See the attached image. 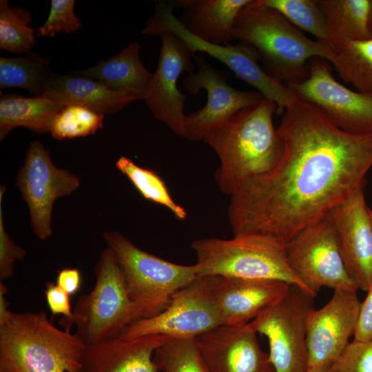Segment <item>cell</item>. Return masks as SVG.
<instances>
[{"instance_id": "d6a6232c", "label": "cell", "mask_w": 372, "mask_h": 372, "mask_svg": "<svg viewBox=\"0 0 372 372\" xmlns=\"http://www.w3.org/2000/svg\"><path fill=\"white\" fill-rule=\"evenodd\" d=\"M74 0H52L47 20L37 29V37H54L77 31L82 25L74 13Z\"/></svg>"}, {"instance_id": "7bdbcfd3", "label": "cell", "mask_w": 372, "mask_h": 372, "mask_svg": "<svg viewBox=\"0 0 372 372\" xmlns=\"http://www.w3.org/2000/svg\"><path fill=\"white\" fill-rule=\"evenodd\" d=\"M80 372H81V371H80Z\"/></svg>"}, {"instance_id": "f546056e", "label": "cell", "mask_w": 372, "mask_h": 372, "mask_svg": "<svg viewBox=\"0 0 372 372\" xmlns=\"http://www.w3.org/2000/svg\"><path fill=\"white\" fill-rule=\"evenodd\" d=\"M154 361L161 372H210L193 338L167 337L156 350Z\"/></svg>"}, {"instance_id": "f35d334b", "label": "cell", "mask_w": 372, "mask_h": 372, "mask_svg": "<svg viewBox=\"0 0 372 372\" xmlns=\"http://www.w3.org/2000/svg\"><path fill=\"white\" fill-rule=\"evenodd\" d=\"M8 290L3 282H0V325L6 322L12 313L8 309L9 303L6 298Z\"/></svg>"}, {"instance_id": "1f68e13d", "label": "cell", "mask_w": 372, "mask_h": 372, "mask_svg": "<svg viewBox=\"0 0 372 372\" xmlns=\"http://www.w3.org/2000/svg\"><path fill=\"white\" fill-rule=\"evenodd\" d=\"M104 115L78 105H65L54 117L50 132L56 140L94 134L103 127Z\"/></svg>"}, {"instance_id": "4dcf8cb0", "label": "cell", "mask_w": 372, "mask_h": 372, "mask_svg": "<svg viewBox=\"0 0 372 372\" xmlns=\"http://www.w3.org/2000/svg\"><path fill=\"white\" fill-rule=\"evenodd\" d=\"M301 31L314 36L329 47L327 22L317 0H262Z\"/></svg>"}, {"instance_id": "9c48e42d", "label": "cell", "mask_w": 372, "mask_h": 372, "mask_svg": "<svg viewBox=\"0 0 372 372\" xmlns=\"http://www.w3.org/2000/svg\"><path fill=\"white\" fill-rule=\"evenodd\" d=\"M314 297L291 285L287 294L249 325L268 340L275 372H307V322Z\"/></svg>"}, {"instance_id": "e0dca14e", "label": "cell", "mask_w": 372, "mask_h": 372, "mask_svg": "<svg viewBox=\"0 0 372 372\" xmlns=\"http://www.w3.org/2000/svg\"><path fill=\"white\" fill-rule=\"evenodd\" d=\"M364 187L333 208L327 216L333 224L346 268L358 289L372 285V225Z\"/></svg>"}, {"instance_id": "5bb4252c", "label": "cell", "mask_w": 372, "mask_h": 372, "mask_svg": "<svg viewBox=\"0 0 372 372\" xmlns=\"http://www.w3.org/2000/svg\"><path fill=\"white\" fill-rule=\"evenodd\" d=\"M194 59L198 70L185 76L182 85L192 95L201 90L207 92L205 105L186 117L185 138L198 141L239 112L258 105L264 96L258 91L234 88L227 83L225 72L212 67L202 55H194Z\"/></svg>"}, {"instance_id": "8d00e7d4", "label": "cell", "mask_w": 372, "mask_h": 372, "mask_svg": "<svg viewBox=\"0 0 372 372\" xmlns=\"http://www.w3.org/2000/svg\"><path fill=\"white\" fill-rule=\"evenodd\" d=\"M372 341V285L361 302L353 339Z\"/></svg>"}, {"instance_id": "d590c367", "label": "cell", "mask_w": 372, "mask_h": 372, "mask_svg": "<svg viewBox=\"0 0 372 372\" xmlns=\"http://www.w3.org/2000/svg\"><path fill=\"white\" fill-rule=\"evenodd\" d=\"M48 307L53 315L61 314L64 318L72 315L70 295L56 284L47 282L44 291Z\"/></svg>"}, {"instance_id": "cb8c5ba5", "label": "cell", "mask_w": 372, "mask_h": 372, "mask_svg": "<svg viewBox=\"0 0 372 372\" xmlns=\"http://www.w3.org/2000/svg\"><path fill=\"white\" fill-rule=\"evenodd\" d=\"M63 106L45 96L23 97L1 94L0 140L17 127L39 134L50 132L54 117Z\"/></svg>"}, {"instance_id": "ab89813d", "label": "cell", "mask_w": 372, "mask_h": 372, "mask_svg": "<svg viewBox=\"0 0 372 372\" xmlns=\"http://www.w3.org/2000/svg\"><path fill=\"white\" fill-rule=\"evenodd\" d=\"M369 29L372 36V0H369Z\"/></svg>"}, {"instance_id": "d4e9b609", "label": "cell", "mask_w": 372, "mask_h": 372, "mask_svg": "<svg viewBox=\"0 0 372 372\" xmlns=\"http://www.w3.org/2000/svg\"><path fill=\"white\" fill-rule=\"evenodd\" d=\"M317 3L324 15L330 45L334 51L347 41L372 37L369 0H317Z\"/></svg>"}, {"instance_id": "83f0119b", "label": "cell", "mask_w": 372, "mask_h": 372, "mask_svg": "<svg viewBox=\"0 0 372 372\" xmlns=\"http://www.w3.org/2000/svg\"><path fill=\"white\" fill-rule=\"evenodd\" d=\"M116 167L128 178L143 198L164 206L178 220L187 218L186 210L173 200L165 182L153 170L138 166L126 156L120 157Z\"/></svg>"}, {"instance_id": "e575fe53", "label": "cell", "mask_w": 372, "mask_h": 372, "mask_svg": "<svg viewBox=\"0 0 372 372\" xmlns=\"http://www.w3.org/2000/svg\"><path fill=\"white\" fill-rule=\"evenodd\" d=\"M6 187L1 185L0 187V282L13 276L16 262L24 259L26 255V251L15 244L6 231L2 207Z\"/></svg>"}, {"instance_id": "4fadbf2b", "label": "cell", "mask_w": 372, "mask_h": 372, "mask_svg": "<svg viewBox=\"0 0 372 372\" xmlns=\"http://www.w3.org/2000/svg\"><path fill=\"white\" fill-rule=\"evenodd\" d=\"M15 183L28 205L35 236L46 240L52 234L55 200L75 192L81 185V180L68 170L56 167L49 150L35 141L28 147Z\"/></svg>"}, {"instance_id": "7c38bea8", "label": "cell", "mask_w": 372, "mask_h": 372, "mask_svg": "<svg viewBox=\"0 0 372 372\" xmlns=\"http://www.w3.org/2000/svg\"><path fill=\"white\" fill-rule=\"evenodd\" d=\"M329 63L322 58L311 59L304 80L285 84L298 99L316 106L341 130L372 133V94L353 91L340 83Z\"/></svg>"}, {"instance_id": "7a4b0ae2", "label": "cell", "mask_w": 372, "mask_h": 372, "mask_svg": "<svg viewBox=\"0 0 372 372\" xmlns=\"http://www.w3.org/2000/svg\"><path fill=\"white\" fill-rule=\"evenodd\" d=\"M275 112L276 103L264 97L203 139L219 158L214 177L224 194L231 196L242 183L268 173L278 163L283 143L273 126Z\"/></svg>"}, {"instance_id": "8fae6325", "label": "cell", "mask_w": 372, "mask_h": 372, "mask_svg": "<svg viewBox=\"0 0 372 372\" xmlns=\"http://www.w3.org/2000/svg\"><path fill=\"white\" fill-rule=\"evenodd\" d=\"M217 280L218 276L198 277L179 290L162 312L134 322L118 335L195 339L224 324L216 303Z\"/></svg>"}, {"instance_id": "3957f363", "label": "cell", "mask_w": 372, "mask_h": 372, "mask_svg": "<svg viewBox=\"0 0 372 372\" xmlns=\"http://www.w3.org/2000/svg\"><path fill=\"white\" fill-rule=\"evenodd\" d=\"M232 36L251 45L262 59L265 72L286 84L304 80L311 59L322 58L331 64L336 55L331 47L308 38L262 0H250L240 11Z\"/></svg>"}, {"instance_id": "74e56055", "label": "cell", "mask_w": 372, "mask_h": 372, "mask_svg": "<svg viewBox=\"0 0 372 372\" xmlns=\"http://www.w3.org/2000/svg\"><path fill=\"white\" fill-rule=\"evenodd\" d=\"M81 276L76 268H63L57 271L56 285L69 295L76 293L81 287Z\"/></svg>"}, {"instance_id": "7402d4cb", "label": "cell", "mask_w": 372, "mask_h": 372, "mask_svg": "<svg viewBox=\"0 0 372 372\" xmlns=\"http://www.w3.org/2000/svg\"><path fill=\"white\" fill-rule=\"evenodd\" d=\"M250 0H178L168 1L174 8H182L179 19L185 28L200 39L227 45L234 39L235 20Z\"/></svg>"}, {"instance_id": "484cf974", "label": "cell", "mask_w": 372, "mask_h": 372, "mask_svg": "<svg viewBox=\"0 0 372 372\" xmlns=\"http://www.w3.org/2000/svg\"><path fill=\"white\" fill-rule=\"evenodd\" d=\"M53 72L50 63L39 54L0 57V88L19 87L36 96H43L45 85Z\"/></svg>"}, {"instance_id": "52a82bcc", "label": "cell", "mask_w": 372, "mask_h": 372, "mask_svg": "<svg viewBox=\"0 0 372 372\" xmlns=\"http://www.w3.org/2000/svg\"><path fill=\"white\" fill-rule=\"evenodd\" d=\"M103 237L116 256L141 319L162 312L179 290L198 277L195 265L167 261L139 249L118 231H105Z\"/></svg>"}, {"instance_id": "ac0fdd59", "label": "cell", "mask_w": 372, "mask_h": 372, "mask_svg": "<svg viewBox=\"0 0 372 372\" xmlns=\"http://www.w3.org/2000/svg\"><path fill=\"white\" fill-rule=\"evenodd\" d=\"M194 340L210 372H275L249 324H223Z\"/></svg>"}, {"instance_id": "5b68a950", "label": "cell", "mask_w": 372, "mask_h": 372, "mask_svg": "<svg viewBox=\"0 0 372 372\" xmlns=\"http://www.w3.org/2000/svg\"><path fill=\"white\" fill-rule=\"evenodd\" d=\"M198 277L276 280L295 285L316 297L290 268L286 242L273 235L251 233L231 239L207 238L191 245Z\"/></svg>"}, {"instance_id": "ffe728a7", "label": "cell", "mask_w": 372, "mask_h": 372, "mask_svg": "<svg viewBox=\"0 0 372 372\" xmlns=\"http://www.w3.org/2000/svg\"><path fill=\"white\" fill-rule=\"evenodd\" d=\"M167 337L144 335L110 339L85 346L81 372H159L154 361Z\"/></svg>"}, {"instance_id": "8992f818", "label": "cell", "mask_w": 372, "mask_h": 372, "mask_svg": "<svg viewBox=\"0 0 372 372\" xmlns=\"http://www.w3.org/2000/svg\"><path fill=\"white\" fill-rule=\"evenodd\" d=\"M94 273L92 290L79 298L70 318H62L59 322L65 329L74 326L75 333L85 345L117 336L141 319L129 296L121 267L110 247L101 252Z\"/></svg>"}, {"instance_id": "2e32d148", "label": "cell", "mask_w": 372, "mask_h": 372, "mask_svg": "<svg viewBox=\"0 0 372 372\" xmlns=\"http://www.w3.org/2000/svg\"><path fill=\"white\" fill-rule=\"evenodd\" d=\"M161 46L157 68L153 73L145 101L154 117L176 135L185 138L186 95L178 87L180 75L194 73V54L186 43L172 32L159 35Z\"/></svg>"}, {"instance_id": "603a6c76", "label": "cell", "mask_w": 372, "mask_h": 372, "mask_svg": "<svg viewBox=\"0 0 372 372\" xmlns=\"http://www.w3.org/2000/svg\"><path fill=\"white\" fill-rule=\"evenodd\" d=\"M141 47L132 42L115 56L98 62L94 66L72 71L73 75L91 79L110 90L145 96L153 73L144 66L139 57Z\"/></svg>"}, {"instance_id": "60d3db41", "label": "cell", "mask_w": 372, "mask_h": 372, "mask_svg": "<svg viewBox=\"0 0 372 372\" xmlns=\"http://www.w3.org/2000/svg\"><path fill=\"white\" fill-rule=\"evenodd\" d=\"M318 372H332V371H331V366H330L329 368L322 369V370H321L320 371H318Z\"/></svg>"}, {"instance_id": "6da1fadb", "label": "cell", "mask_w": 372, "mask_h": 372, "mask_svg": "<svg viewBox=\"0 0 372 372\" xmlns=\"http://www.w3.org/2000/svg\"><path fill=\"white\" fill-rule=\"evenodd\" d=\"M277 130L283 143L278 163L229 196L234 236L262 233L287 242L364 186L372 133L342 130L299 99L285 110Z\"/></svg>"}, {"instance_id": "277c9868", "label": "cell", "mask_w": 372, "mask_h": 372, "mask_svg": "<svg viewBox=\"0 0 372 372\" xmlns=\"http://www.w3.org/2000/svg\"><path fill=\"white\" fill-rule=\"evenodd\" d=\"M85 346L43 311L12 312L0 325V372H80Z\"/></svg>"}, {"instance_id": "4316f807", "label": "cell", "mask_w": 372, "mask_h": 372, "mask_svg": "<svg viewBox=\"0 0 372 372\" xmlns=\"http://www.w3.org/2000/svg\"><path fill=\"white\" fill-rule=\"evenodd\" d=\"M335 52L331 64L340 78L358 91L372 94V37L347 41Z\"/></svg>"}, {"instance_id": "30bf717a", "label": "cell", "mask_w": 372, "mask_h": 372, "mask_svg": "<svg viewBox=\"0 0 372 372\" xmlns=\"http://www.w3.org/2000/svg\"><path fill=\"white\" fill-rule=\"evenodd\" d=\"M289 265L316 296L323 287L358 291L343 260L335 228L326 216L286 242Z\"/></svg>"}, {"instance_id": "44dd1931", "label": "cell", "mask_w": 372, "mask_h": 372, "mask_svg": "<svg viewBox=\"0 0 372 372\" xmlns=\"http://www.w3.org/2000/svg\"><path fill=\"white\" fill-rule=\"evenodd\" d=\"M43 96L64 106L81 105L103 115L116 113L132 102L144 100L140 94L114 91L91 79L54 72Z\"/></svg>"}, {"instance_id": "ba28073f", "label": "cell", "mask_w": 372, "mask_h": 372, "mask_svg": "<svg viewBox=\"0 0 372 372\" xmlns=\"http://www.w3.org/2000/svg\"><path fill=\"white\" fill-rule=\"evenodd\" d=\"M169 2L161 1L145 23L141 32L146 35L159 36L164 32H172L180 37L194 55L197 52H205L229 68L236 76L254 87L264 97L274 101L277 113L285 110L297 99L287 85L268 74L258 63L256 50L248 43L240 41L236 45H221L209 43L200 39L188 31L174 14Z\"/></svg>"}, {"instance_id": "d6986e66", "label": "cell", "mask_w": 372, "mask_h": 372, "mask_svg": "<svg viewBox=\"0 0 372 372\" xmlns=\"http://www.w3.org/2000/svg\"><path fill=\"white\" fill-rule=\"evenodd\" d=\"M291 285L280 280L218 276L215 298L223 323L244 325L283 298Z\"/></svg>"}, {"instance_id": "836d02e7", "label": "cell", "mask_w": 372, "mask_h": 372, "mask_svg": "<svg viewBox=\"0 0 372 372\" xmlns=\"http://www.w3.org/2000/svg\"><path fill=\"white\" fill-rule=\"evenodd\" d=\"M332 372H372V341H351L331 366Z\"/></svg>"}, {"instance_id": "b9f144b4", "label": "cell", "mask_w": 372, "mask_h": 372, "mask_svg": "<svg viewBox=\"0 0 372 372\" xmlns=\"http://www.w3.org/2000/svg\"><path fill=\"white\" fill-rule=\"evenodd\" d=\"M370 216H371V225H372V211H370Z\"/></svg>"}, {"instance_id": "9a60e30c", "label": "cell", "mask_w": 372, "mask_h": 372, "mask_svg": "<svg viewBox=\"0 0 372 372\" xmlns=\"http://www.w3.org/2000/svg\"><path fill=\"white\" fill-rule=\"evenodd\" d=\"M358 291L337 289L308 318L307 372H318L335 362L354 335L361 302Z\"/></svg>"}, {"instance_id": "f1b7e54d", "label": "cell", "mask_w": 372, "mask_h": 372, "mask_svg": "<svg viewBox=\"0 0 372 372\" xmlns=\"http://www.w3.org/2000/svg\"><path fill=\"white\" fill-rule=\"evenodd\" d=\"M31 14L25 9L10 7L8 1H0V48L19 54L31 52L35 46L33 28L28 25Z\"/></svg>"}]
</instances>
